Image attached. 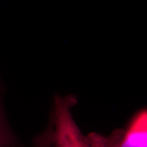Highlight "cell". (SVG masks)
Listing matches in <instances>:
<instances>
[{
  "instance_id": "1",
  "label": "cell",
  "mask_w": 147,
  "mask_h": 147,
  "mask_svg": "<svg viewBox=\"0 0 147 147\" xmlns=\"http://www.w3.org/2000/svg\"><path fill=\"white\" fill-rule=\"evenodd\" d=\"M77 104L75 95H55L51 118L53 124V147H89L74 119L71 110Z\"/></svg>"
},
{
  "instance_id": "2",
  "label": "cell",
  "mask_w": 147,
  "mask_h": 147,
  "mask_svg": "<svg viewBox=\"0 0 147 147\" xmlns=\"http://www.w3.org/2000/svg\"><path fill=\"white\" fill-rule=\"evenodd\" d=\"M86 139L89 147H147V108L137 111L125 125L110 135L93 132Z\"/></svg>"
},
{
  "instance_id": "3",
  "label": "cell",
  "mask_w": 147,
  "mask_h": 147,
  "mask_svg": "<svg viewBox=\"0 0 147 147\" xmlns=\"http://www.w3.org/2000/svg\"><path fill=\"white\" fill-rule=\"evenodd\" d=\"M5 88L0 78V147H23L7 119L3 106Z\"/></svg>"
},
{
  "instance_id": "4",
  "label": "cell",
  "mask_w": 147,
  "mask_h": 147,
  "mask_svg": "<svg viewBox=\"0 0 147 147\" xmlns=\"http://www.w3.org/2000/svg\"><path fill=\"white\" fill-rule=\"evenodd\" d=\"M30 147H53V124L51 117L47 127L34 137Z\"/></svg>"
}]
</instances>
